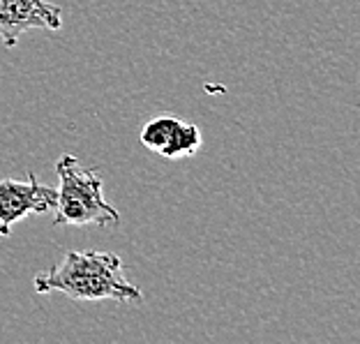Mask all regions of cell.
I'll return each instance as SVG.
<instances>
[{"mask_svg":"<svg viewBox=\"0 0 360 344\" xmlns=\"http://www.w3.org/2000/svg\"><path fill=\"white\" fill-rule=\"evenodd\" d=\"M53 224L65 227H109L120 222V212L104 199V180L97 169L79 165L75 155H60L56 162Z\"/></svg>","mask_w":360,"mask_h":344,"instance_id":"7a4b0ae2","label":"cell"},{"mask_svg":"<svg viewBox=\"0 0 360 344\" xmlns=\"http://www.w3.org/2000/svg\"><path fill=\"white\" fill-rule=\"evenodd\" d=\"M63 10L46 0H0V39L5 49L19 44L28 30H60Z\"/></svg>","mask_w":360,"mask_h":344,"instance_id":"5b68a950","label":"cell"},{"mask_svg":"<svg viewBox=\"0 0 360 344\" xmlns=\"http://www.w3.org/2000/svg\"><path fill=\"white\" fill-rule=\"evenodd\" d=\"M37 293H65L72 300H141V289L127 280L122 259L113 252H65L63 259L44 273L35 275Z\"/></svg>","mask_w":360,"mask_h":344,"instance_id":"6da1fadb","label":"cell"},{"mask_svg":"<svg viewBox=\"0 0 360 344\" xmlns=\"http://www.w3.org/2000/svg\"><path fill=\"white\" fill-rule=\"evenodd\" d=\"M139 141L165 160H185L199 153L203 136L194 122L180 120L176 116H158L141 127Z\"/></svg>","mask_w":360,"mask_h":344,"instance_id":"277c9868","label":"cell"},{"mask_svg":"<svg viewBox=\"0 0 360 344\" xmlns=\"http://www.w3.org/2000/svg\"><path fill=\"white\" fill-rule=\"evenodd\" d=\"M53 208L56 187L42 185L35 174H30L28 180H0V236H10L28 215H46Z\"/></svg>","mask_w":360,"mask_h":344,"instance_id":"3957f363","label":"cell"}]
</instances>
